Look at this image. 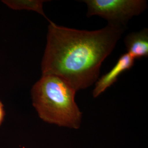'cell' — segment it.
<instances>
[{"label": "cell", "mask_w": 148, "mask_h": 148, "mask_svg": "<svg viewBox=\"0 0 148 148\" xmlns=\"http://www.w3.org/2000/svg\"><path fill=\"white\" fill-rule=\"evenodd\" d=\"M125 27L109 24L95 31L77 30L49 22L41 63L42 75L66 81L76 91L96 82L101 65L111 54Z\"/></svg>", "instance_id": "cell-1"}, {"label": "cell", "mask_w": 148, "mask_h": 148, "mask_svg": "<svg viewBox=\"0 0 148 148\" xmlns=\"http://www.w3.org/2000/svg\"><path fill=\"white\" fill-rule=\"evenodd\" d=\"M76 92L62 78L44 75L32 87V105L43 121L60 127L79 129L82 113L75 101Z\"/></svg>", "instance_id": "cell-2"}, {"label": "cell", "mask_w": 148, "mask_h": 148, "mask_svg": "<svg viewBox=\"0 0 148 148\" xmlns=\"http://www.w3.org/2000/svg\"><path fill=\"white\" fill-rule=\"evenodd\" d=\"M87 16H98L108 21L109 24L125 27L134 16H138L147 7L145 0H85Z\"/></svg>", "instance_id": "cell-3"}, {"label": "cell", "mask_w": 148, "mask_h": 148, "mask_svg": "<svg viewBox=\"0 0 148 148\" xmlns=\"http://www.w3.org/2000/svg\"><path fill=\"white\" fill-rule=\"evenodd\" d=\"M134 61L135 59L127 52L122 54L111 70L96 81L95 87L92 93L93 97H98L116 82L117 78L122 73L132 67Z\"/></svg>", "instance_id": "cell-4"}, {"label": "cell", "mask_w": 148, "mask_h": 148, "mask_svg": "<svg viewBox=\"0 0 148 148\" xmlns=\"http://www.w3.org/2000/svg\"><path fill=\"white\" fill-rule=\"evenodd\" d=\"M125 44L127 53L133 58L140 59L148 56V29L132 32L127 35L125 38Z\"/></svg>", "instance_id": "cell-5"}, {"label": "cell", "mask_w": 148, "mask_h": 148, "mask_svg": "<svg viewBox=\"0 0 148 148\" xmlns=\"http://www.w3.org/2000/svg\"><path fill=\"white\" fill-rule=\"evenodd\" d=\"M3 3L14 10H27L36 12L49 21L43 10V3L45 1L41 0H5Z\"/></svg>", "instance_id": "cell-6"}, {"label": "cell", "mask_w": 148, "mask_h": 148, "mask_svg": "<svg viewBox=\"0 0 148 148\" xmlns=\"http://www.w3.org/2000/svg\"><path fill=\"white\" fill-rule=\"evenodd\" d=\"M5 112L4 108V106L2 102L0 100V126L3 123L5 117Z\"/></svg>", "instance_id": "cell-7"}]
</instances>
